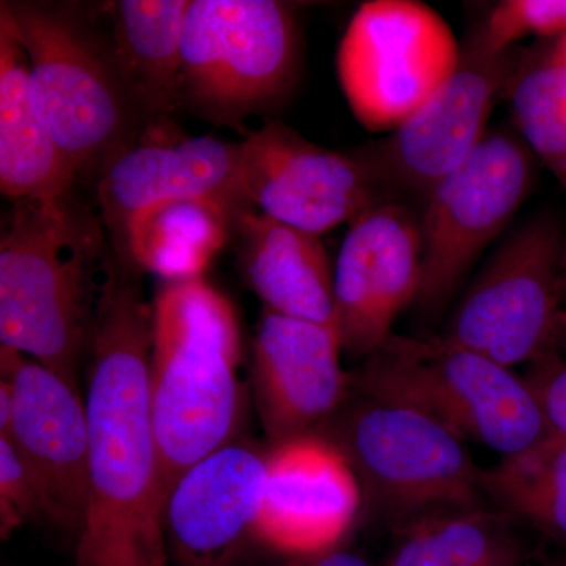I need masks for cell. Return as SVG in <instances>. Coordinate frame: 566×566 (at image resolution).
Listing matches in <instances>:
<instances>
[{
    "label": "cell",
    "instance_id": "1",
    "mask_svg": "<svg viewBox=\"0 0 566 566\" xmlns=\"http://www.w3.org/2000/svg\"><path fill=\"white\" fill-rule=\"evenodd\" d=\"M153 305L112 251L93 323L88 497L74 566H170L167 493L150 405Z\"/></svg>",
    "mask_w": 566,
    "mask_h": 566
},
{
    "label": "cell",
    "instance_id": "2",
    "mask_svg": "<svg viewBox=\"0 0 566 566\" xmlns=\"http://www.w3.org/2000/svg\"><path fill=\"white\" fill-rule=\"evenodd\" d=\"M151 305V417L169 497L192 465L232 444L241 337L232 303L202 275L164 281Z\"/></svg>",
    "mask_w": 566,
    "mask_h": 566
},
{
    "label": "cell",
    "instance_id": "3",
    "mask_svg": "<svg viewBox=\"0 0 566 566\" xmlns=\"http://www.w3.org/2000/svg\"><path fill=\"white\" fill-rule=\"evenodd\" d=\"M109 255L102 221L71 199L14 202L0 234V342L76 386L91 349L96 264Z\"/></svg>",
    "mask_w": 566,
    "mask_h": 566
},
{
    "label": "cell",
    "instance_id": "4",
    "mask_svg": "<svg viewBox=\"0 0 566 566\" xmlns=\"http://www.w3.org/2000/svg\"><path fill=\"white\" fill-rule=\"evenodd\" d=\"M352 465L364 512L395 532L423 517L486 505L465 442L411 406L354 385L315 431Z\"/></svg>",
    "mask_w": 566,
    "mask_h": 566
},
{
    "label": "cell",
    "instance_id": "5",
    "mask_svg": "<svg viewBox=\"0 0 566 566\" xmlns=\"http://www.w3.org/2000/svg\"><path fill=\"white\" fill-rule=\"evenodd\" d=\"M354 385L423 412L463 442L515 455L549 434L524 376L441 337L394 334Z\"/></svg>",
    "mask_w": 566,
    "mask_h": 566
},
{
    "label": "cell",
    "instance_id": "6",
    "mask_svg": "<svg viewBox=\"0 0 566 566\" xmlns=\"http://www.w3.org/2000/svg\"><path fill=\"white\" fill-rule=\"evenodd\" d=\"M29 61L36 109L76 174L126 145L133 112L111 43L80 11L48 2H3Z\"/></svg>",
    "mask_w": 566,
    "mask_h": 566
},
{
    "label": "cell",
    "instance_id": "7",
    "mask_svg": "<svg viewBox=\"0 0 566 566\" xmlns=\"http://www.w3.org/2000/svg\"><path fill=\"white\" fill-rule=\"evenodd\" d=\"M297 69L293 6L277 0H192L181 46V99L219 122L270 109Z\"/></svg>",
    "mask_w": 566,
    "mask_h": 566
},
{
    "label": "cell",
    "instance_id": "8",
    "mask_svg": "<svg viewBox=\"0 0 566 566\" xmlns=\"http://www.w3.org/2000/svg\"><path fill=\"white\" fill-rule=\"evenodd\" d=\"M565 243L564 226L549 212L521 223L483 264L439 337L509 368L553 349L565 308Z\"/></svg>",
    "mask_w": 566,
    "mask_h": 566
},
{
    "label": "cell",
    "instance_id": "9",
    "mask_svg": "<svg viewBox=\"0 0 566 566\" xmlns=\"http://www.w3.org/2000/svg\"><path fill=\"white\" fill-rule=\"evenodd\" d=\"M461 46L449 22L416 0H371L338 44V82L356 120L392 133L455 71Z\"/></svg>",
    "mask_w": 566,
    "mask_h": 566
},
{
    "label": "cell",
    "instance_id": "10",
    "mask_svg": "<svg viewBox=\"0 0 566 566\" xmlns=\"http://www.w3.org/2000/svg\"><path fill=\"white\" fill-rule=\"evenodd\" d=\"M532 180V153L516 133L495 126L439 182L420 214L422 271L415 303L420 314L444 311L480 255L513 221Z\"/></svg>",
    "mask_w": 566,
    "mask_h": 566
},
{
    "label": "cell",
    "instance_id": "11",
    "mask_svg": "<svg viewBox=\"0 0 566 566\" xmlns=\"http://www.w3.org/2000/svg\"><path fill=\"white\" fill-rule=\"evenodd\" d=\"M521 48L488 50L479 29L461 44L455 71L381 140L357 148L390 202L411 196L427 202L439 182L479 147L497 95L516 69Z\"/></svg>",
    "mask_w": 566,
    "mask_h": 566
},
{
    "label": "cell",
    "instance_id": "12",
    "mask_svg": "<svg viewBox=\"0 0 566 566\" xmlns=\"http://www.w3.org/2000/svg\"><path fill=\"white\" fill-rule=\"evenodd\" d=\"M245 202L275 221L322 234L390 202L356 150H329L281 122L241 142Z\"/></svg>",
    "mask_w": 566,
    "mask_h": 566
},
{
    "label": "cell",
    "instance_id": "13",
    "mask_svg": "<svg viewBox=\"0 0 566 566\" xmlns=\"http://www.w3.org/2000/svg\"><path fill=\"white\" fill-rule=\"evenodd\" d=\"M0 371L13 390L9 439L43 499L44 516L80 534L88 497L91 430L77 387L21 352L0 348Z\"/></svg>",
    "mask_w": 566,
    "mask_h": 566
},
{
    "label": "cell",
    "instance_id": "14",
    "mask_svg": "<svg viewBox=\"0 0 566 566\" xmlns=\"http://www.w3.org/2000/svg\"><path fill=\"white\" fill-rule=\"evenodd\" d=\"M422 271L420 216L387 202L349 223L334 268L342 352L365 357L392 337L397 316L416 303Z\"/></svg>",
    "mask_w": 566,
    "mask_h": 566
},
{
    "label": "cell",
    "instance_id": "15",
    "mask_svg": "<svg viewBox=\"0 0 566 566\" xmlns=\"http://www.w3.org/2000/svg\"><path fill=\"white\" fill-rule=\"evenodd\" d=\"M96 199L114 251L133 219L156 205L205 200L237 214L251 207L241 185V142L200 136L128 145L104 163Z\"/></svg>",
    "mask_w": 566,
    "mask_h": 566
},
{
    "label": "cell",
    "instance_id": "16",
    "mask_svg": "<svg viewBox=\"0 0 566 566\" xmlns=\"http://www.w3.org/2000/svg\"><path fill=\"white\" fill-rule=\"evenodd\" d=\"M266 490L255 539L283 556L340 546L364 512L352 465L329 442L305 434L266 453Z\"/></svg>",
    "mask_w": 566,
    "mask_h": 566
},
{
    "label": "cell",
    "instance_id": "17",
    "mask_svg": "<svg viewBox=\"0 0 566 566\" xmlns=\"http://www.w3.org/2000/svg\"><path fill=\"white\" fill-rule=\"evenodd\" d=\"M340 354L337 331L264 308L253 338L252 378L274 444L314 434L344 405L352 374L342 368Z\"/></svg>",
    "mask_w": 566,
    "mask_h": 566
},
{
    "label": "cell",
    "instance_id": "18",
    "mask_svg": "<svg viewBox=\"0 0 566 566\" xmlns=\"http://www.w3.org/2000/svg\"><path fill=\"white\" fill-rule=\"evenodd\" d=\"M266 475V453L233 442L192 465L167 497L174 566H233L255 539Z\"/></svg>",
    "mask_w": 566,
    "mask_h": 566
},
{
    "label": "cell",
    "instance_id": "19",
    "mask_svg": "<svg viewBox=\"0 0 566 566\" xmlns=\"http://www.w3.org/2000/svg\"><path fill=\"white\" fill-rule=\"evenodd\" d=\"M232 230L241 273L266 311L338 333L334 268L322 237L252 207L233 216Z\"/></svg>",
    "mask_w": 566,
    "mask_h": 566
},
{
    "label": "cell",
    "instance_id": "20",
    "mask_svg": "<svg viewBox=\"0 0 566 566\" xmlns=\"http://www.w3.org/2000/svg\"><path fill=\"white\" fill-rule=\"evenodd\" d=\"M76 170L48 132L31 88L29 61L0 6V191L13 202L69 199Z\"/></svg>",
    "mask_w": 566,
    "mask_h": 566
},
{
    "label": "cell",
    "instance_id": "21",
    "mask_svg": "<svg viewBox=\"0 0 566 566\" xmlns=\"http://www.w3.org/2000/svg\"><path fill=\"white\" fill-rule=\"evenodd\" d=\"M192 0H120L106 7L111 52L129 109L147 120L181 102V46Z\"/></svg>",
    "mask_w": 566,
    "mask_h": 566
},
{
    "label": "cell",
    "instance_id": "22",
    "mask_svg": "<svg viewBox=\"0 0 566 566\" xmlns=\"http://www.w3.org/2000/svg\"><path fill=\"white\" fill-rule=\"evenodd\" d=\"M233 212L205 200L148 208L133 219L115 255L164 281L200 277L232 230Z\"/></svg>",
    "mask_w": 566,
    "mask_h": 566
},
{
    "label": "cell",
    "instance_id": "23",
    "mask_svg": "<svg viewBox=\"0 0 566 566\" xmlns=\"http://www.w3.org/2000/svg\"><path fill=\"white\" fill-rule=\"evenodd\" d=\"M512 516L491 504L423 517L398 535L387 566H520L527 549Z\"/></svg>",
    "mask_w": 566,
    "mask_h": 566
},
{
    "label": "cell",
    "instance_id": "24",
    "mask_svg": "<svg viewBox=\"0 0 566 566\" xmlns=\"http://www.w3.org/2000/svg\"><path fill=\"white\" fill-rule=\"evenodd\" d=\"M488 502L566 546V439L547 434L515 455L483 469Z\"/></svg>",
    "mask_w": 566,
    "mask_h": 566
},
{
    "label": "cell",
    "instance_id": "25",
    "mask_svg": "<svg viewBox=\"0 0 566 566\" xmlns=\"http://www.w3.org/2000/svg\"><path fill=\"white\" fill-rule=\"evenodd\" d=\"M504 95L517 136L566 189V57L557 40L521 50Z\"/></svg>",
    "mask_w": 566,
    "mask_h": 566
},
{
    "label": "cell",
    "instance_id": "26",
    "mask_svg": "<svg viewBox=\"0 0 566 566\" xmlns=\"http://www.w3.org/2000/svg\"><path fill=\"white\" fill-rule=\"evenodd\" d=\"M476 29L493 52L513 50L527 36L558 40L566 35V0H505Z\"/></svg>",
    "mask_w": 566,
    "mask_h": 566
},
{
    "label": "cell",
    "instance_id": "27",
    "mask_svg": "<svg viewBox=\"0 0 566 566\" xmlns=\"http://www.w3.org/2000/svg\"><path fill=\"white\" fill-rule=\"evenodd\" d=\"M44 516L43 499L9 439L0 436V524L9 538L25 520Z\"/></svg>",
    "mask_w": 566,
    "mask_h": 566
},
{
    "label": "cell",
    "instance_id": "28",
    "mask_svg": "<svg viewBox=\"0 0 566 566\" xmlns=\"http://www.w3.org/2000/svg\"><path fill=\"white\" fill-rule=\"evenodd\" d=\"M526 379L549 434L566 439V359L547 349L527 364Z\"/></svg>",
    "mask_w": 566,
    "mask_h": 566
},
{
    "label": "cell",
    "instance_id": "29",
    "mask_svg": "<svg viewBox=\"0 0 566 566\" xmlns=\"http://www.w3.org/2000/svg\"><path fill=\"white\" fill-rule=\"evenodd\" d=\"M271 566H374L359 553L346 547H333L322 553L305 556H285L282 562Z\"/></svg>",
    "mask_w": 566,
    "mask_h": 566
},
{
    "label": "cell",
    "instance_id": "30",
    "mask_svg": "<svg viewBox=\"0 0 566 566\" xmlns=\"http://www.w3.org/2000/svg\"><path fill=\"white\" fill-rule=\"evenodd\" d=\"M553 349H556L566 359V307L558 318L556 335H554Z\"/></svg>",
    "mask_w": 566,
    "mask_h": 566
},
{
    "label": "cell",
    "instance_id": "31",
    "mask_svg": "<svg viewBox=\"0 0 566 566\" xmlns=\"http://www.w3.org/2000/svg\"><path fill=\"white\" fill-rule=\"evenodd\" d=\"M560 289L562 300H564V307H566V243L564 248V253H562L560 262Z\"/></svg>",
    "mask_w": 566,
    "mask_h": 566
},
{
    "label": "cell",
    "instance_id": "32",
    "mask_svg": "<svg viewBox=\"0 0 566 566\" xmlns=\"http://www.w3.org/2000/svg\"><path fill=\"white\" fill-rule=\"evenodd\" d=\"M557 44H558V50L564 52V55L566 57V35L562 36V39H558Z\"/></svg>",
    "mask_w": 566,
    "mask_h": 566
},
{
    "label": "cell",
    "instance_id": "33",
    "mask_svg": "<svg viewBox=\"0 0 566 566\" xmlns=\"http://www.w3.org/2000/svg\"><path fill=\"white\" fill-rule=\"evenodd\" d=\"M551 566H566V557L562 558V560H558L557 564L551 565Z\"/></svg>",
    "mask_w": 566,
    "mask_h": 566
},
{
    "label": "cell",
    "instance_id": "34",
    "mask_svg": "<svg viewBox=\"0 0 566 566\" xmlns=\"http://www.w3.org/2000/svg\"><path fill=\"white\" fill-rule=\"evenodd\" d=\"M520 566H531V565L526 564V565H520Z\"/></svg>",
    "mask_w": 566,
    "mask_h": 566
}]
</instances>
